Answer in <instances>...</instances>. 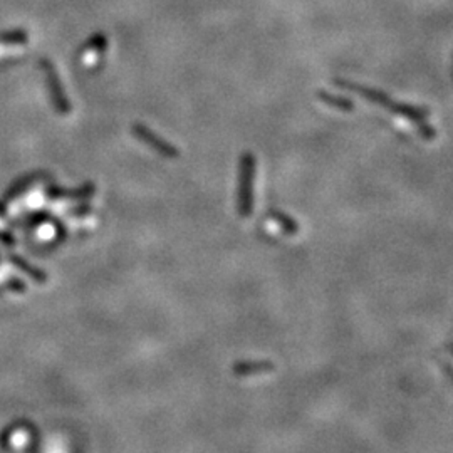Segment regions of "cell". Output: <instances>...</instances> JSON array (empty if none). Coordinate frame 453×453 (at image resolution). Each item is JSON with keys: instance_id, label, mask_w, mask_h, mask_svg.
<instances>
[{"instance_id": "7a4b0ae2", "label": "cell", "mask_w": 453, "mask_h": 453, "mask_svg": "<svg viewBox=\"0 0 453 453\" xmlns=\"http://www.w3.org/2000/svg\"><path fill=\"white\" fill-rule=\"evenodd\" d=\"M106 44L108 42H106L105 35L103 34L94 35V37L91 39V41L81 49V59H85V61L87 62V59H89L93 54H101L103 51L106 49Z\"/></svg>"}, {"instance_id": "6da1fadb", "label": "cell", "mask_w": 453, "mask_h": 453, "mask_svg": "<svg viewBox=\"0 0 453 453\" xmlns=\"http://www.w3.org/2000/svg\"><path fill=\"white\" fill-rule=\"evenodd\" d=\"M41 66H42V69L46 71L47 82H49L51 89H53V99H54L55 106H57V108L61 111H67V109H69V106H67L69 103H67L64 93H62V86H61V82H59L57 73H55L53 62L47 61V59H42Z\"/></svg>"}]
</instances>
